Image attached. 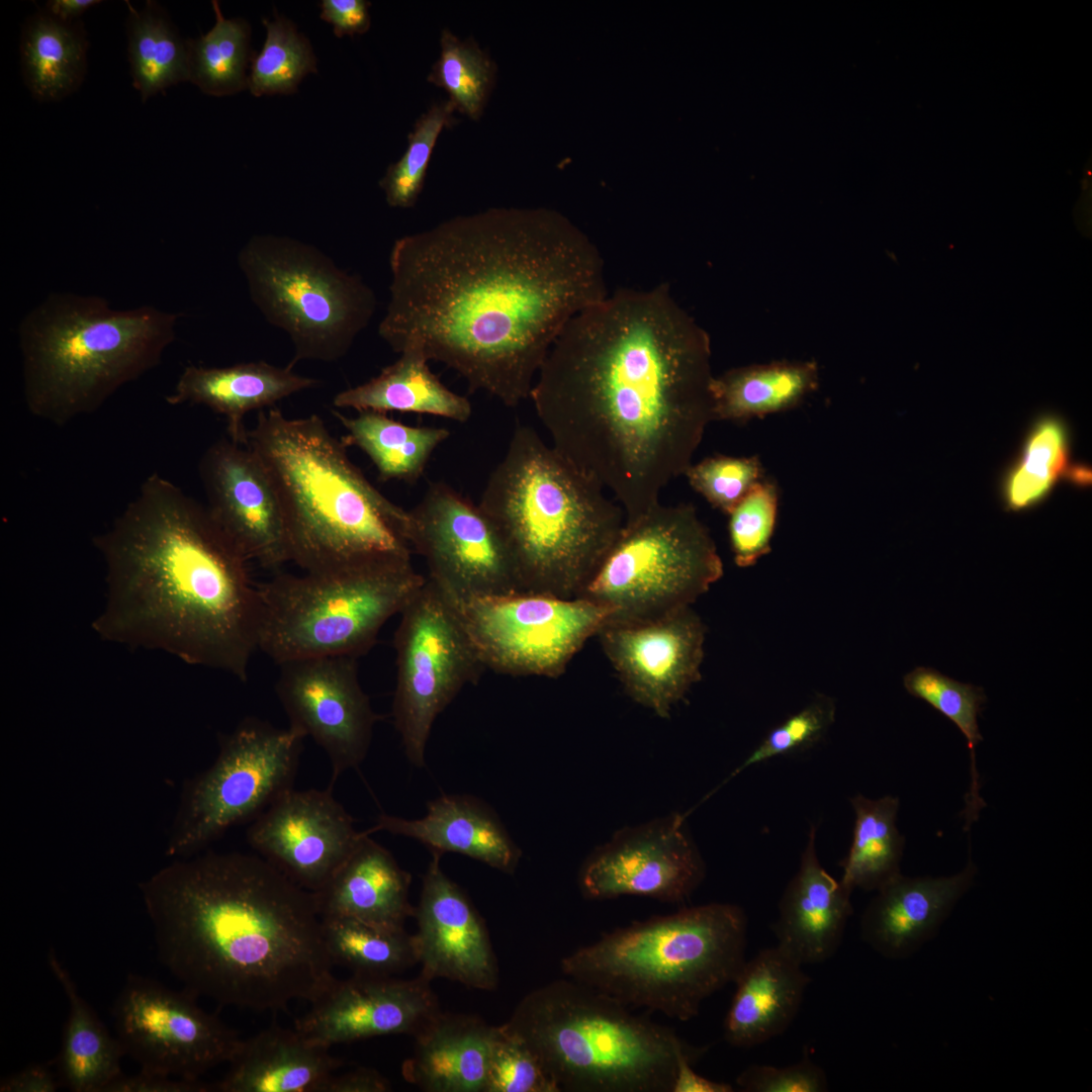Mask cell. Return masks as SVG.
<instances>
[{"label":"cell","mask_w":1092,"mask_h":1092,"mask_svg":"<svg viewBox=\"0 0 1092 1092\" xmlns=\"http://www.w3.org/2000/svg\"><path fill=\"white\" fill-rule=\"evenodd\" d=\"M379 336L419 347L507 406L530 393L551 346L606 298L599 248L545 210L493 207L397 239Z\"/></svg>","instance_id":"6da1fadb"},{"label":"cell","mask_w":1092,"mask_h":1092,"mask_svg":"<svg viewBox=\"0 0 1092 1092\" xmlns=\"http://www.w3.org/2000/svg\"><path fill=\"white\" fill-rule=\"evenodd\" d=\"M706 333L668 284L619 288L574 315L530 398L552 446L608 488L625 519L659 503L714 421Z\"/></svg>","instance_id":"7a4b0ae2"},{"label":"cell","mask_w":1092,"mask_h":1092,"mask_svg":"<svg viewBox=\"0 0 1092 1092\" xmlns=\"http://www.w3.org/2000/svg\"><path fill=\"white\" fill-rule=\"evenodd\" d=\"M140 890L158 960L198 998L280 1011L335 978L312 892L259 854L177 858Z\"/></svg>","instance_id":"3957f363"},{"label":"cell","mask_w":1092,"mask_h":1092,"mask_svg":"<svg viewBox=\"0 0 1092 1092\" xmlns=\"http://www.w3.org/2000/svg\"><path fill=\"white\" fill-rule=\"evenodd\" d=\"M93 545L105 569L91 623L100 639L247 680L258 649L257 586L206 506L152 473Z\"/></svg>","instance_id":"277c9868"},{"label":"cell","mask_w":1092,"mask_h":1092,"mask_svg":"<svg viewBox=\"0 0 1092 1092\" xmlns=\"http://www.w3.org/2000/svg\"><path fill=\"white\" fill-rule=\"evenodd\" d=\"M279 492L291 561L304 572L411 560L410 512L384 496L316 415L260 411L247 444Z\"/></svg>","instance_id":"5b68a950"},{"label":"cell","mask_w":1092,"mask_h":1092,"mask_svg":"<svg viewBox=\"0 0 1092 1092\" xmlns=\"http://www.w3.org/2000/svg\"><path fill=\"white\" fill-rule=\"evenodd\" d=\"M604 489L534 429H515L478 506L500 534L523 593L580 594L625 521Z\"/></svg>","instance_id":"8992f818"},{"label":"cell","mask_w":1092,"mask_h":1092,"mask_svg":"<svg viewBox=\"0 0 1092 1092\" xmlns=\"http://www.w3.org/2000/svg\"><path fill=\"white\" fill-rule=\"evenodd\" d=\"M179 316L150 305L113 309L96 295H49L18 328L26 410L57 427L94 414L161 362Z\"/></svg>","instance_id":"52a82bcc"},{"label":"cell","mask_w":1092,"mask_h":1092,"mask_svg":"<svg viewBox=\"0 0 1092 1092\" xmlns=\"http://www.w3.org/2000/svg\"><path fill=\"white\" fill-rule=\"evenodd\" d=\"M747 918L731 903L684 907L603 933L561 960L569 979L629 1008L688 1021L734 983L746 958Z\"/></svg>","instance_id":"ba28073f"},{"label":"cell","mask_w":1092,"mask_h":1092,"mask_svg":"<svg viewBox=\"0 0 1092 1092\" xmlns=\"http://www.w3.org/2000/svg\"><path fill=\"white\" fill-rule=\"evenodd\" d=\"M504 1024L529 1045L559 1092H671L677 1056L706 1052L569 978L530 991Z\"/></svg>","instance_id":"9c48e42d"},{"label":"cell","mask_w":1092,"mask_h":1092,"mask_svg":"<svg viewBox=\"0 0 1092 1092\" xmlns=\"http://www.w3.org/2000/svg\"><path fill=\"white\" fill-rule=\"evenodd\" d=\"M425 580L411 560L325 573H278L256 584L258 649L278 665L310 657L358 658Z\"/></svg>","instance_id":"30bf717a"},{"label":"cell","mask_w":1092,"mask_h":1092,"mask_svg":"<svg viewBox=\"0 0 1092 1092\" xmlns=\"http://www.w3.org/2000/svg\"><path fill=\"white\" fill-rule=\"evenodd\" d=\"M238 265L256 307L289 336L291 369L301 360L340 359L374 314L375 294L358 275L297 239L254 236Z\"/></svg>","instance_id":"8fae6325"},{"label":"cell","mask_w":1092,"mask_h":1092,"mask_svg":"<svg viewBox=\"0 0 1092 1092\" xmlns=\"http://www.w3.org/2000/svg\"><path fill=\"white\" fill-rule=\"evenodd\" d=\"M722 575V560L696 508L659 502L625 519L576 598L609 607L614 618H649L690 607Z\"/></svg>","instance_id":"7c38bea8"},{"label":"cell","mask_w":1092,"mask_h":1092,"mask_svg":"<svg viewBox=\"0 0 1092 1092\" xmlns=\"http://www.w3.org/2000/svg\"><path fill=\"white\" fill-rule=\"evenodd\" d=\"M304 738L290 726L277 728L255 718L224 735L212 764L183 788L166 854L199 853L293 789Z\"/></svg>","instance_id":"4fadbf2b"},{"label":"cell","mask_w":1092,"mask_h":1092,"mask_svg":"<svg viewBox=\"0 0 1092 1092\" xmlns=\"http://www.w3.org/2000/svg\"><path fill=\"white\" fill-rule=\"evenodd\" d=\"M393 642V722L406 757L423 766L435 720L484 666L452 602L428 577L400 612Z\"/></svg>","instance_id":"5bb4252c"},{"label":"cell","mask_w":1092,"mask_h":1092,"mask_svg":"<svg viewBox=\"0 0 1092 1092\" xmlns=\"http://www.w3.org/2000/svg\"><path fill=\"white\" fill-rule=\"evenodd\" d=\"M449 600L484 668L513 676L559 677L614 614L592 600L545 594Z\"/></svg>","instance_id":"9a60e30c"},{"label":"cell","mask_w":1092,"mask_h":1092,"mask_svg":"<svg viewBox=\"0 0 1092 1092\" xmlns=\"http://www.w3.org/2000/svg\"><path fill=\"white\" fill-rule=\"evenodd\" d=\"M186 989L173 990L151 978L130 974L120 989L112 1017L124 1056L141 1070L199 1080L229 1063L238 1032L197 1003Z\"/></svg>","instance_id":"2e32d148"},{"label":"cell","mask_w":1092,"mask_h":1092,"mask_svg":"<svg viewBox=\"0 0 1092 1092\" xmlns=\"http://www.w3.org/2000/svg\"><path fill=\"white\" fill-rule=\"evenodd\" d=\"M410 512L407 541L428 578L451 600L523 593L511 554L477 505L443 482H432Z\"/></svg>","instance_id":"e0dca14e"},{"label":"cell","mask_w":1092,"mask_h":1092,"mask_svg":"<svg viewBox=\"0 0 1092 1092\" xmlns=\"http://www.w3.org/2000/svg\"><path fill=\"white\" fill-rule=\"evenodd\" d=\"M705 876L686 817L673 812L616 831L583 859L577 885L581 896L593 901L640 896L681 904Z\"/></svg>","instance_id":"ac0fdd59"},{"label":"cell","mask_w":1092,"mask_h":1092,"mask_svg":"<svg viewBox=\"0 0 1092 1092\" xmlns=\"http://www.w3.org/2000/svg\"><path fill=\"white\" fill-rule=\"evenodd\" d=\"M357 657L324 656L280 664L275 685L289 726L327 754L332 784L357 768L371 745L379 716L358 677Z\"/></svg>","instance_id":"d6986e66"},{"label":"cell","mask_w":1092,"mask_h":1092,"mask_svg":"<svg viewBox=\"0 0 1092 1092\" xmlns=\"http://www.w3.org/2000/svg\"><path fill=\"white\" fill-rule=\"evenodd\" d=\"M706 629L691 607L638 619L611 617L597 636L626 694L660 718L701 678Z\"/></svg>","instance_id":"ffe728a7"},{"label":"cell","mask_w":1092,"mask_h":1092,"mask_svg":"<svg viewBox=\"0 0 1092 1092\" xmlns=\"http://www.w3.org/2000/svg\"><path fill=\"white\" fill-rule=\"evenodd\" d=\"M198 471L209 513L248 561L267 569L291 561L279 492L252 449L222 438L203 453Z\"/></svg>","instance_id":"44dd1931"},{"label":"cell","mask_w":1092,"mask_h":1092,"mask_svg":"<svg viewBox=\"0 0 1092 1092\" xmlns=\"http://www.w3.org/2000/svg\"><path fill=\"white\" fill-rule=\"evenodd\" d=\"M362 835L332 787L287 791L247 830V840L260 856L310 892L324 887Z\"/></svg>","instance_id":"7402d4cb"},{"label":"cell","mask_w":1092,"mask_h":1092,"mask_svg":"<svg viewBox=\"0 0 1092 1092\" xmlns=\"http://www.w3.org/2000/svg\"><path fill=\"white\" fill-rule=\"evenodd\" d=\"M441 1012L431 981L365 976L334 980L295 1023L308 1041L331 1048L374 1036H416Z\"/></svg>","instance_id":"603a6c76"},{"label":"cell","mask_w":1092,"mask_h":1092,"mask_svg":"<svg viewBox=\"0 0 1092 1092\" xmlns=\"http://www.w3.org/2000/svg\"><path fill=\"white\" fill-rule=\"evenodd\" d=\"M441 857L432 852L415 907L420 975L492 991L498 968L487 928L466 893L443 872Z\"/></svg>","instance_id":"cb8c5ba5"},{"label":"cell","mask_w":1092,"mask_h":1092,"mask_svg":"<svg viewBox=\"0 0 1092 1092\" xmlns=\"http://www.w3.org/2000/svg\"><path fill=\"white\" fill-rule=\"evenodd\" d=\"M977 867L948 877H907L901 873L878 889L860 920L863 941L881 956L899 960L931 939L972 887Z\"/></svg>","instance_id":"d4e9b609"},{"label":"cell","mask_w":1092,"mask_h":1092,"mask_svg":"<svg viewBox=\"0 0 1092 1092\" xmlns=\"http://www.w3.org/2000/svg\"><path fill=\"white\" fill-rule=\"evenodd\" d=\"M812 825L799 869L779 903L772 929L777 945L803 966L819 964L838 950L852 914L851 891L821 866Z\"/></svg>","instance_id":"484cf974"},{"label":"cell","mask_w":1092,"mask_h":1092,"mask_svg":"<svg viewBox=\"0 0 1092 1092\" xmlns=\"http://www.w3.org/2000/svg\"><path fill=\"white\" fill-rule=\"evenodd\" d=\"M386 831L413 838L432 852H455L481 861L508 875L517 870L522 850L496 813L468 795H442L427 804L420 819L381 813L364 833Z\"/></svg>","instance_id":"4316f807"},{"label":"cell","mask_w":1092,"mask_h":1092,"mask_svg":"<svg viewBox=\"0 0 1092 1092\" xmlns=\"http://www.w3.org/2000/svg\"><path fill=\"white\" fill-rule=\"evenodd\" d=\"M810 978L803 965L779 945L746 960L734 984L724 1019L725 1040L751 1048L785 1032L795 1020Z\"/></svg>","instance_id":"83f0119b"},{"label":"cell","mask_w":1092,"mask_h":1092,"mask_svg":"<svg viewBox=\"0 0 1092 1092\" xmlns=\"http://www.w3.org/2000/svg\"><path fill=\"white\" fill-rule=\"evenodd\" d=\"M318 380L298 375L288 366L265 361L239 363L226 367L188 365L173 390L166 396L171 405H203L223 417L229 438L247 444L244 419L255 410L263 411L299 391L314 387Z\"/></svg>","instance_id":"f1b7e54d"},{"label":"cell","mask_w":1092,"mask_h":1092,"mask_svg":"<svg viewBox=\"0 0 1092 1092\" xmlns=\"http://www.w3.org/2000/svg\"><path fill=\"white\" fill-rule=\"evenodd\" d=\"M362 832L349 857L324 887L312 892L320 916L404 928L415 914L408 899L412 877L385 847Z\"/></svg>","instance_id":"f546056e"},{"label":"cell","mask_w":1092,"mask_h":1092,"mask_svg":"<svg viewBox=\"0 0 1092 1092\" xmlns=\"http://www.w3.org/2000/svg\"><path fill=\"white\" fill-rule=\"evenodd\" d=\"M329 1048L314 1044L295 1028L271 1025L241 1039L219 1092H323L328 1079L344 1064Z\"/></svg>","instance_id":"4dcf8cb0"},{"label":"cell","mask_w":1092,"mask_h":1092,"mask_svg":"<svg viewBox=\"0 0 1092 1092\" xmlns=\"http://www.w3.org/2000/svg\"><path fill=\"white\" fill-rule=\"evenodd\" d=\"M496 1026L442 1011L415 1038L402 1076L428 1092H483Z\"/></svg>","instance_id":"1f68e13d"},{"label":"cell","mask_w":1092,"mask_h":1092,"mask_svg":"<svg viewBox=\"0 0 1092 1092\" xmlns=\"http://www.w3.org/2000/svg\"><path fill=\"white\" fill-rule=\"evenodd\" d=\"M377 376L337 393L333 404L357 412L415 413L468 421L472 413L470 401L440 381L421 348L406 347Z\"/></svg>","instance_id":"d6a6232c"},{"label":"cell","mask_w":1092,"mask_h":1092,"mask_svg":"<svg viewBox=\"0 0 1092 1092\" xmlns=\"http://www.w3.org/2000/svg\"><path fill=\"white\" fill-rule=\"evenodd\" d=\"M47 959L69 1005L56 1059L61 1084L73 1092H104L122 1074V1048L80 994L54 949L49 950Z\"/></svg>","instance_id":"836d02e7"},{"label":"cell","mask_w":1092,"mask_h":1092,"mask_svg":"<svg viewBox=\"0 0 1092 1092\" xmlns=\"http://www.w3.org/2000/svg\"><path fill=\"white\" fill-rule=\"evenodd\" d=\"M818 386L815 362H772L734 368L710 383L714 421L743 422L797 406Z\"/></svg>","instance_id":"e575fe53"},{"label":"cell","mask_w":1092,"mask_h":1092,"mask_svg":"<svg viewBox=\"0 0 1092 1092\" xmlns=\"http://www.w3.org/2000/svg\"><path fill=\"white\" fill-rule=\"evenodd\" d=\"M20 49L24 80L36 99H61L81 84L87 50L81 24L37 13L23 28Z\"/></svg>","instance_id":"d590c367"},{"label":"cell","mask_w":1092,"mask_h":1092,"mask_svg":"<svg viewBox=\"0 0 1092 1092\" xmlns=\"http://www.w3.org/2000/svg\"><path fill=\"white\" fill-rule=\"evenodd\" d=\"M334 415L348 432L344 442L370 458L382 481L416 482L435 449L450 436L445 428L410 426L378 412H358L355 417L339 412Z\"/></svg>","instance_id":"8d00e7d4"},{"label":"cell","mask_w":1092,"mask_h":1092,"mask_svg":"<svg viewBox=\"0 0 1092 1092\" xmlns=\"http://www.w3.org/2000/svg\"><path fill=\"white\" fill-rule=\"evenodd\" d=\"M850 804L855 821L840 882L851 892L877 891L901 873L905 839L896 825L900 801L890 795L873 800L858 794Z\"/></svg>","instance_id":"74e56055"},{"label":"cell","mask_w":1092,"mask_h":1092,"mask_svg":"<svg viewBox=\"0 0 1092 1092\" xmlns=\"http://www.w3.org/2000/svg\"><path fill=\"white\" fill-rule=\"evenodd\" d=\"M126 4L132 84L145 102L172 85L189 81L188 43L156 2L148 1L142 11Z\"/></svg>","instance_id":"f35d334b"},{"label":"cell","mask_w":1092,"mask_h":1092,"mask_svg":"<svg viewBox=\"0 0 1092 1092\" xmlns=\"http://www.w3.org/2000/svg\"><path fill=\"white\" fill-rule=\"evenodd\" d=\"M332 964L355 975L392 976L419 964L415 934L346 916L321 917Z\"/></svg>","instance_id":"ab89813d"},{"label":"cell","mask_w":1092,"mask_h":1092,"mask_svg":"<svg viewBox=\"0 0 1092 1092\" xmlns=\"http://www.w3.org/2000/svg\"><path fill=\"white\" fill-rule=\"evenodd\" d=\"M214 25L195 39H187L189 81L204 94L226 96L248 89L251 26L243 18H226L218 1L211 2Z\"/></svg>","instance_id":"60d3db41"},{"label":"cell","mask_w":1092,"mask_h":1092,"mask_svg":"<svg viewBox=\"0 0 1092 1092\" xmlns=\"http://www.w3.org/2000/svg\"><path fill=\"white\" fill-rule=\"evenodd\" d=\"M909 695L924 701L952 722L968 742L971 761V785L965 799V831L977 821L985 801L980 796L979 774L976 765V747L983 740L978 717L987 701L984 690L972 684L961 682L937 669L917 666L903 677Z\"/></svg>","instance_id":"b9f144b4"},{"label":"cell","mask_w":1092,"mask_h":1092,"mask_svg":"<svg viewBox=\"0 0 1092 1092\" xmlns=\"http://www.w3.org/2000/svg\"><path fill=\"white\" fill-rule=\"evenodd\" d=\"M496 76L492 59L472 38L461 39L449 29L440 36V55L428 81L446 91L456 111L478 120L488 102Z\"/></svg>","instance_id":"7bdbcfd3"},{"label":"cell","mask_w":1092,"mask_h":1092,"mask_svg":"<svg viewBox=\"0 0 1092 1092\" xmlns=\"http://www.w3.org/2000/svg\"><path fill=\"white\" fill-rule=\"evenodd\" d=\"M266 37L255 54L248 76V89L256 97L292 94L302 79L316 73V58L309 39L283 16L262 20Z\"/></svg>","instance_id":"ee69618b"},{"label":"cell","mask_w":1092,"mask_h":1092,"mask_svg":"<svg viewBox=\"0 0 1092 1092\" xmlns=\"http://www.w3.org/2000/svg\"><path fill=\"white\" fill-rule=\"evenodd\" d=\"M1067 464V436L1063 424L1052 418L1032 430L1019 462L1006 481L1007 508L1027 509L1041 499Z\"/></svg>","instance_id":"f6af8a7d"},{"label":"cell","mask_w":1092,"mask_h":1092,"mask_svg":"<svg viewBox=\"0 0 1092 1092\" xmlns=\"http://www.w3.org/2000/svg\"><path fill=\"white\" fill-rule=\"evenodd\" d=\"M455 111L449 100L435 102L417 119L403 155L389 165L379 181L389 206H415L425 184L434 148L442 131L454 124Z\"/></svg>","instance_id":"bcb514c9"},{"label":"cell","mask_w":1092,"mask_h":1092,"mask_svg":"<svg viewBox=\"0 0 1092 1092\" xmlns=\"http://www.w3.org/2000/svg\"><path fill=\"white\" fill-rule=\"evenodd\" d=\"M778 507V486L762 479L728 514L729 540L737 566H752L769 553Z\"/></svg>","instance_id":"7dc6e473"},{"label":"cell","mask_w":1092,"mask_h":1092,"mask_svg":"<svg viewBox=\"0 0 1092 1092\" xmlns=\"http://www.w3.org/2000/svg\"><path fill=\"white\" fill-rule=\"evenodd\" d=\"M483 1092H559L529 1045L505 1024L496 1026Z\"/></svg>","instance_id":"c3c4849f"},{"label":"cell","mask_w":1092,"mask_h":1092,"mask_svg":"<svg viewBox=\"0 0 1092 1092\" xmlns=\"http://www.w3.org/2000/svg\"><path fill=\"white\" fill-rule=\"evenodd\" d=\"M763 468L757 456L716 455L691 464L684 475L692 488L715 509L729 514L762 480Z\"/></svg>","instance_id":"681fc988"},{"label":"cell","mask_w":1092,"mask_h":1092,"mask_svg":"<svg viewBox=\"0 0 1092 1092\" xmlns=\"http://www.w3.org/2000/svg\"><path fill=\"white\" fill-rule=\"evenodd\" d=\"M835 713L833 699L825 695L817 696L805 708L772 729L731 777L750 765L812 747L827 733L835 720Z\"/></svg>","instance_id":"f907efd6"},{"label":"cell","mask_w":1092,"mask_h":1092,"mask_svg":"<svg viewBox=\"0 0 1092 1092\" xmlns=\"http://www.w3.org/2000/svg\"><path fill=\"white\" fill-rule=\"evenodd\" d=\"M745 1092H824L828 1080L824 1070L808 1057L786 1067L751 1065L736 1078Z\"/></svg>","instance_id":"816d5d0a"},{"label":"cell","mask_w":1092,"mask_h":1092,"mask_svg":"<svg viewBox=\"0 0 1092 1092\" xmlns=\"http://www.w3.org/2000/svg\"><path fill=\"white\" fill-rule=\"evenodd\" d=\"M213 1085L199 1080H186L140 1070L134 1075L123 1073L112 1081L104 1092H208Z\"/></svg>","instance_id":"f5cc1de1"},{"label":"cell","mask_w":1092,"mask_h":1092,"mask_svg":"<svg viewBox=\"0 0 1092 1092\" xmlns=\"http://www.w3.org/2000/svg\"><path fill=\"white\" fill-rule=\"evenodd\" d=\"M370 5L365 0H323L320 17L333 26L337 37L362 34L370 28Z\"/></svg>","instance_id":"db71d44e"},{"label":"cell","mask_w":1092,"mask_h":1092,"mask_svg":"<svg viewBox=\"0 0 1092 1092\" xmlns=\"http://www.w3.org/2000/svg\"><path fill=\"white\" fill-rule=\"evenodd\" d=\"M61 1085L58 1073L50 1065L36 1063L4 1077L0 1092H55Z\"/></svg>","instance_id":"11a10c76"},{"label":"cell","mask_w":1092,"mask_h":1092,"mask_svg":"<svg viewBox=\"0 0 1092 1092\" xmlns=\"http://www.w3.org/2000/svg\"><path fill=\"white\" fill-rule=\"evenodd\" d=\"M391 1084L378 1071L356 1067L342 1074H333L326 1082L323 1092H387Z\"/></svg>","instance_id":"9f6ffc18"},{"label":"cell","mask_w":1092,"mask_h":1092,"mask_svg":"<svg viewBox=\"0 0 1092 1092\" xmlns=\"http://www.w3.org/2000/svg\"><path fill=\"white\" fill-rule=\"evenodd\" d=\"M703 1054L681 1053L677 1056L671 1092H732L733 1086L699 1075L693 1065Z\"/></svg>","instance_id":"6f0895ef"},{"label":"cell","mask_w":1092,"mask_h":1092,"mask_svg":"<svg viewBox=\"0 0 1092 1092\" xmlns=\"http://www.w3.org/2000/svg\"><path fill=\"white\" fill-rule=\"evenodd\" d=\"M99 0H51L47 2V13L53 17L65 21L73 20L86 10L99 4Z\"/></svg>","instance_id":"680465c9"},{"label":"cell","mask_w":1092,"mask_h":1092,"mask_svg":"<svg viewBox=\"0 0 1092 1092\" xmlns=\"http://www.w3.org/2000/svg\"><path fill=\"white\" fill-rule=\"evenodd\" d=\"M1068 476L1077 484H1088L1091 480V472L1087 467L1075 466L1069 470Z\"/></svg>","instance_id":"91938a15"}]
</instances>
